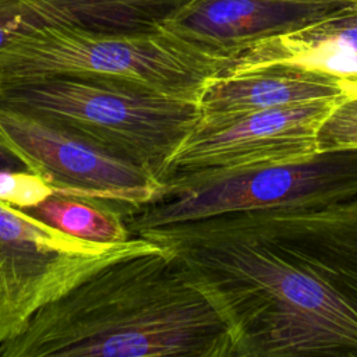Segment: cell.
<instances>
[{
	"mask_svg": "<svg viewBox=\"0 0 357 357\" xmlns=\"http://www.w3.org/2000/svg\"><path fill=\"white\" fill-rule=\"evenodd\" d=\"M276 64L328 75L343 86L346 96H356L357 7L294 32L258 42L237 54L220 74Z\"/></svg>",
	"mask_w": 357,
	"mask_h": 357,
	"instance_id": "obj_11",
	"label": "cell"
},
{
	"mask_svg": "<svg viewBox=\"0 0 357 357\" xmlns=\"http://www.w3.org/2000/svg\"><path fill=\"white\" fill-rule=\"evenodd\" d=\"M346 96L333 78L291 66H264L216 75L204 88L199 121H220L262 110Z\"/></svg>",
	"mask_w": 357,
	"mask_h": 357,
	"instance_id": "obj_10",
	"label": "cell"
},
{
	"mask_svg": "<svg viewBox=\"0 0 357 357\" xmlns=\"http://www.w3.org/2000/svg\"><path fill=\"white\" fill-rule=\"evenodd\" d=\"M215 308L231 357H357V197L139 230Z\"/></svg>",
	"mask_w": 357,
	"mask_h": 357,
	"instance_id": "obj_1",
	"label": "cell"
},
{
	"mask_svg": "<svg viewBox=\"0 0 357 357\" xmlns=\"http://www.w3.org/2000/svg\"><path fill=\"white\" fill-rule=\"evenodd\" d=\"M357 149V95L339 99L317 131V152Z\"/></svg>",
	"mask_w": 357,
	"mask_h": 357,
	"instance_id": "obj_14",
	"label": "cell"
},
{
	"mask_svg": "<svg viewBox=\"0 0 357 357\" xmlns=\"http://www.w3.org/2000/svg\"><path fill=\"white\" fill-rule=\"evenodd\" d=\"M226 67L225 59L162 28L46 26L0 49V84L57 75L110 77L192 102Z\"/></svg>",
	"mask_w": 357,
	"mask_h": 357,
	"instance_id": "obj_4",
	"label": "cell"
},
{
	"mask_svg": "<svg viewBox=\"0 0 357 357\" xmlns=\"http://www.w3.org/2000/svg\"><path fill=\"white\" fill-rule=\"evenodd\" d=\"M158 248L141 236L126 243L88 241L0 199V346L96 271Z\"/></svg>",
	"mask_w": 357,
	"mask_h": 357,
	"instance_id": "obj_6",
	"label": "cell"
},
{
	"mask_svg": "<svg viewBox=\"0 0 357 357\" xmlns=\"http://www.w3.org/2000/svg\"><path fill=\"white\" fill-rule=\"evenodd\" d=\"M53 192L46 180L29 170H0V199L15 208L35 206Z\"/></svg>",
	"mask_w": 357,
	"mask_h": 357,
	"instance_id": "obj_15",
	"label": "cell"
},
{
	"mask_svg": "<svg viewBox=\"0 0 357 357\" xmlns=\"http://www.w3.org/2000/svg\"><path fill=\"white\" fill-rule=\"evenodd\" d=\"M67 234L96 243H126L134 237L123 213L92 199L53 192L35 206L22 209Z\"/></svg>",
	"mask_w": 357,
	"mask_h": 357,
	"instance_id": "obj_13",
	"label": "cell"
},
{
	"mask_svg": "<svg viewBox=\"0 0 357 357\" xmlns=\"http://www.w3.org/2000/svg\"><path fill=\"white\" fill-rule=\"evenodd\" d=\"M337 100H314L220 121H198L172 158L166 174L208 167H265L310 159L318 153V127Z\"/></svg>",
	"mask_w": 357,
	"mask_h": 357,
	"instance_id": "obj_8",
	"label": "cell"
},
{
	"mask_svg": "<svg viewBox=\"0 0 357 357\" xmlns=\"http://www.w3.org/2000/svg\"><path fill=\"white\" fill-rule=\"evenodd\" d=\"M185 1L188 0H0V49L46 26L158 29Z\"/></svg>",
	"mask_w": 357,
	"mask_h": 357,
	"instance_id": "obj_12",
	"label": "cell"
},
{
	"mask_svg": "<svg viewBox=\"0 0 357 357\" xmlns=\"http://www.w3.org/2000/svg\"><path fill=\"white\" fill-rule=\"evenodd\" d=\"M353 7L357 4L339 0H188L170 13L159 28L230 64L258 42L294 32Z\"/></svg>",
	"mask_w": 357,
	"mask_h": 357,
	"instance_id": "obj_9",
	"label": "cell"
},
{
	"mask_svg": "<svg viewBox=\"0 0 357 357\" xmlns=\"http://www.w3.org/2000/svg\"><path fill=\"white\" fill-rule=\"evenodd\" d=\"M0 146L54 192L106 204L123 216L153 201L163 181L33 114L0 105Z\"/></svg>",
	"mask_w": 357,
	"mask_h": 357,
	"instance_id": "obj_7",
	"label": "cell"
},
{
	"mask_svg": "<svg viewBox=\"0 0 357 357\" xmlns=\"http://www.w3.org/2000/svg\"><path fill=\"white\" fill-rule=\"evenodd\" d=\"M357 197V149L321 152L284 165L208 167L165 176L159 195L124 220L139 230L227 212L335 202Z\"/></svg>",
	"mask_w": 357,
	"mask_h": 357,
	"instance_id": "obj_5",
	"label": "cell"
},
{
	"mask_svg": "<svg viewBox=\"0 0 357 357\" xmlns=\"http://www.w3.org/2000/svg\"><path fill=\"white\" fill-rule=\"evenodd\" d=\"M231 357L229 332L162 247L120 258L40 308L0 357Z\"/></svg>",
	"mask_w": 357,
	"mask_h": 357,
	"instance_id": "obj_2",
	"label": "cell"
},
{
	"mask_svg": "<svg viewBox=\"0 0 357 357\" xmlns=\"http://www.w3.org/2000/svg\"><path fill=\"white\" fill-rule=\"evenodd\" d=\"M0 105L46 120L160 181L201 119L198 102L134 81L95 75L0 84Z\"/></svg>",
	"mask_w": 357,
	"mask_h": 357,
	"instance_id": "obj_3",
	"label": "cell"
},
{
	"mask_svg": "<svg viewBox=\"0 0 357 357\" xmlns=\"http://www.w3.org/2000/svg\"><path fill=\"white\" fill-rule=\"evenodd\" d=\"M26 167L11 152L0 146V170H22Z\"/></svg>",
	"mask_w": 357,
	"mask_h": 357,
	"instance_id": "obj_16",
	"label": "cell"
},
{
	"mask_svg": "<svg viewBox=\"0 0 357 357\" xmlns=\"http://www.w3.org/2000/svg\"><path fill=\"white\" fill-rule=\"evenodd\" d=\"M339 1H349V3H356L357 4V0H339Z\"/></svg>",
	"mask_w": 357,
	"mask_h": 357,
	"instance_id": "obj_17",
	"label": "cell"
}]
</instances>
